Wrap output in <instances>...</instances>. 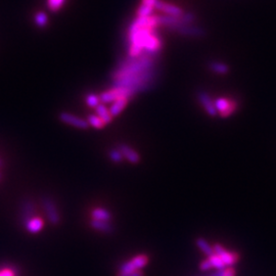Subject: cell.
Wrapping results in <instances>:
<instances>
[{
  "mask_svg": "<svg viewBox=\"0 0 276 276\" xmlns=\"http://www.w3.org/2000/svg\"><path fill=\"white\" fill-rule=\"evenodd\" d=\"M87 122H88V124H89V126H91V127H93L95 129H102V128H104L106 126L104 121L101 118H99L97 115L88 116Z\"/></svg>",
  "mask_w": 276,
  "mask_h": 276,
  "instance_id": "cell-21",
  "label": "cell"
},
{
  "mask_svg": "<svg viewBox=\"0 0 276 276\" xmlns=\"http://www.w3.org/2000/svg\"><path fill=\"white\" fill-rule=\"evenodd\" d=\"M26 225V229L27 231H29L30 234H36L43 229L44 227V222H43V219L38 217V216H34L32 217L31 219H29L27 222L25 223Z\"/></svg>",
  "mask_w": 276,
  "mask_h": 276,
  "instance_id": "cell-13",
  "label": "cell"
},
{
  "mask_svg": "<svg viewBox=\"0 0 276 276\" xmlns=\"http://www.w3.org/2000/svg\"><path fill=\"white\" fill-rule=\"evenodd\" d=\"M160 27L159 15L149 17H137L132 20L127 29V49L129 58H136L142 53L157 57L163 42L158 34Z\"/></svg>",
  "mask_w": 276,
  "mask_h": 276,
  "instance_id": "cell-1",
  "label": "cell"
},
{
  "mask_svg": "<svg viewBox=\"0 0 276 276\" xmlns=\"http://www.w3.org/2000/svg\"><path fill=\"white\" fill-rule=\"evenodd\" d=\"M156 10L162 13V15L164 16L175 17V18L181 17L185 13L183 8H181L180 6L167 1H163V0H158L156 3Z\"/></svg>",
  "mask_w": 276,
  "mask_h": 276,
  "instance_id": "cell-6",
  "label": "cell"
},
{
  "mask_svg": "<svg viewBox=\"0 0 276 276\" xmlns=\"http://www.w3.org/2000/svg\"><path fill=\"white\" fill-rule=\"evenodd\" d=\"M35 21L39 27H44L47 24V16L44 13H39L35 17Z\"/></svg>",
  "mask_w": 276,
  "mask_h": 276,
  "instance_id": "cell-26",
  "label": "cell"
},
{
  "mask_svg": "<svg viewBox=\"0 0 276 276\" xmlns=\"http://www.w3.org/2000/svg\"><path fill=\"white\" fill-rule=\"evenodd\" d=\"M119 150L122 152L123 157L129 161L132 164H137L140 161V156L137 153L136 150H134L133 149H131L130 147H128L127 145H120L118 147Z\"/></svg>",
  "mask_w": 276,
  "mask_h": 276,
  "instance_id": "cell-12",
  "label": "cell"
},
{
  "mask_svg": "<svg viewBox=\"0 0 276 276\" xmlns=\"http://www.w3.org/2000/svg\"><path fill=\"white\" fill-rule=\"evenodd\" d=\"M223 276H235V270L233 267H227L223 271Z\"/></svg>",
  "mask_w": 276,
  "mask_h": 276,
  "instance_id": "cell-30",
  "label": "cell"
},
{
  "mask_svg": "<svg viewBox=\"0 0 276 276\" xmlns=\"http://www.w3.org/2000/svg\"><path fill=\"white\" fill-rule=\"evenodd\" d=\"M34 212H35V207L34 204L30 201H27L24 203L23 209H21V219H23V222L26 223L29 219L32 217H34Z\"/></svg>",
  "mask_w": 276,
  "mask_h": 276,
  "instance_id": "cell-17",
  "label": "cell"
},
{
  "mask_svg": "<svg viewBox=\"0 0 276 276\" xmlns=\"http://www.w3.org/2000/svg\"><path fill=\"white\" fill-rule=\"evenodd\" d=\"M208 259L210 260V262H211L213 268H216L217 270H224L225 269L226 266L224 265V263L216 255V254H214V255L211 256V257H208Z\"/></svg>",
  "mask_w": 276,
  "mask_h": 276,
  "instance_id": "cell-23",
  "label": "cell"
},
{
  "mask_svg": "<svg viewBox=\"0 0 276 276\" xmlns=\"http://www.w3.org/2000/svg\"><path fill=\"white\" fill-rule=\"evenodd\" d=\"M108 157L114 163H122L123 159H124L122 152L119 150L118 148L110 149L109 152H108Z\"/></svg>",
  "mask_w": 276,
  "mask_h": 276,
  "instance_id": "cell-24",
  "label": "cell"
},
{
  "mask_svg": "<svg viewBox=\"0 0 276 276\" xmlns=\"http://www.w3.org/2000/svg\"><path fill=\"white\" fill-rule=\"evenodd\" d=\"M0 178H1V174H0Z\"/></svg>",
  "mask_w": 276,
  "mask_h": 276,
  "instance_id": "cell-32",
  "label": "cell"
},
{
  "mask_svg": "<svg viewBox=\"0 0 276 276\" xmlns=\"http://www.w3.org/2000/svg\"><path fill=\"white\" fill-rule=\"evenodd\" d=\"M215 103V107L217 109V113H220L221 117L223 118H227L229 117L231 114L235 112V109L237 107V105L235 102L230 101V99L227 98H217Z\"/></svg>",
  "mask_w": 276,
  "mask_h": 276,
  "instance_id": "cell-8",
  "label": "cell"
},
{
  "mask_svg": "<svg viewBox=\"0 0 276 276\" xmlns=\"http://www.w3.org/2000/svg\"><path fill=\"white\" fill-rule=\"evenodd\" d=\"M86 104L88 106L90 107H97L99 105H101V98H99V95H96L94 93H90L86 96Z\"/></svg>",
  "mask_w": 276,
  "mask_h": 276,
  "instance_id": "cell-22",
  "label": "cell"
},
{
  "mask_svg": "<svg viewBox=\"0 0 276 276\" xmlns=\"http://www.w3.org/2000/svg\"><path fill=\"white\" fill-rule=\"evenodd\" d=\"M64 2L65 0H47V5L51 12H58L63 7Z\"/></svg>",
  "mask_w": 276,
  "mask_h": 276,
  "instance_id": "cell-25",
  "label": "cell"
},
{
  "mask_svg": "<svg viewBox=\"0 0 276 276\" xmlns=\"http://www.w3.org/2000/svg\"><path fill=\"white\" fill-rule=\"evenodd\" d=\"M213 249H214V253L221 260H222L226 267H233L238 261V255L236 253L228 252L219 244H215L213 246Z\"/></svg>",
  "mask_w": 276,
  "mask_h": 276,
  "instance_id": "cell-7",
  "label": "cell"
},
{
  "mask_svg": "<svg viewBox=\"0 0 276 276\" xmlns=\"http://www.w3.org/2000/svg\"><path fill=\"white\" fill-rule=\"evenodd\" d=\"M157 79V68L148 70L138 75L127 77L113 82V87H124L133 91L135 94L138 92L147 91L154 84Z\"/></svg>",
  "mask_w": 276,
  "mask_h": 276,
  "instance_id": "cell-3",
  "label": "cell"
},
{
  "mask_svg": "<svg viewBox=\"0 0 276 276\" xmlns=\"http://www.w3.org/2000/svg\"><path fill=\"white\" fill-rule=\"evenodd\" d=\"M117 276H145V274H143V272L141 270H138V271L127 272V273H119L118 272Z\"/></svg>",
  "mask_w": 276,
  "mask_h": 276,
  "instance_id": "cell-29",
  "label": "cell"
},
{
  "mask_svg": "<svg viewBox=\"0 0 276 276\" xmlns=\"http://www.w3.org/2000/svg\"><path fill=\"white\" fill-rule=\"evenodd\" d=\"M212 268H213V266H212V264H211V262H210L209 259H206V260L202 261L201 264H200V269L202 271H207V270H210V269H212Z\"/></svg>",
  "mask_w": 276,
  "mask_h": 276,
  "instance_id": "cell-27",
  "label": "cell"
},
{
  "mask_svg": "<svg viewBox=\"0 0 276 276\" xmlns=\"http://www.w3.org/2000/svg\"><path fill=\"white\" fill-rule=\"evenodd\" d=\"M60 120L63 123L68 124L70 126L79 128V129H88L89 128V124H88L87 120L82 119L78 116H75L70 113H62L60 115Z\"/></svg>",
  "mask_w": 276,
  "mask_h": 276,
  "instance_id": "cell-10",
  "label": "cell"
},
{
  "mask_svg": "<svg viewBox=\"0 0 276 276\" xmlns=\"http://www.w3.org/2000/svg\"><path fill=\"white\" fill-rule=\"evenodd\" d=\"M210 69L218 75H225L229 72V67L222 62H212L210 64Z\"/></svg>",
  "mask_w": 276,
  "mask_h": 276,
  "instance_id": "cell-20",
  "label": "cell"
},
{
  "mask_svg": "<svg viewBox=\"0 0 276 276\" xmlns=\"http://www.w3.org/2000/svg\"><path fill=\"white\" fill-rule=\"evenodd\" d=\"M0 276H17V274L12 268H2L0 269Z\"/></svg>",
  "mask_w": 276,
  "mask_h": 276,
  "instance_id": "cell-28",
  "label": "cell"
},
{
  "mask_svg": "<svg viewBox=\"0 0 276 276\" xmlns=\"http://www.w3.org/2000/svg\"><path fill=\"white\" fill-rule=\"evenodd\" d=\"M135 95V93L128 89V88H124V87H112L110 89L104 91L101 95H99V98H101V103L102 104H109V103H114L120 98H127L130 99L131 97H133Z\"/></svg>",
  "mask_w": 276,
  "mask_h": 276,
  "instance_id": "cell-4",
  "label": "cell"
},
{
  "mask_svg": "<svg viewBox=\"0 0 276 276\" xmlns=\"http://www.w3.org/2000/svg\"><path fill=\"white\" fill-rule=\"evenodd\" d=\"M195 245L197 246V248L200 249L207 257H211L214 255V249L213 247L209 244V242L203 238V237H198L195 240Z\"/></svg>",
  "mask_w": 276,
  "mask_h": 276,
  "instance_id": "cell-16",
  "label": "cell"
},
{
  "mask_svg": "<svg viewBox=\"0 0 276 276\" xmlns=\"http://www.w3.org/2000/svg\"><path fill=\"white\" fill-rule=\"evenodd\" d=\"M156 64V57H151L148 53H142L136 58L127 57L119 64L117 69L114 71L112 75L113 81L127 78V77H132L148 70L154 69Z\"/></svg>",
  "mask_w": 276,
  "mask_h": 276,
  "instance_id": "cell-2",
  "label": "cell"
},
{
  "mask_svg": "<svg viewBox=\"0 0 276 276\" xmlns=\"http://www.w3.org/2000/svg\"><path fill=\"white\" fill-rule=\"evenodd\" d=\"M128 102H129V99H127V98H120V99H118V101L114 102L113 105L110 106V107L108 108L112 117L113 118L117 117L118 115L122 113L123 109L125 108V106H127Z\"/></svg>",
  "mask_w": 276,
  "mask_h": 276,
  "instance_id": "cell-15",
  "label": "cell"
},
{
  "mask_svg": "<svg viewBox=\"0 0 276 276\" xmlns=\"http://www.w3.org/2000/svg\"><path fill=\"white\" fill-rule=\"evenodd\" d=\"M43 208H44V211H45L46 213V216H47V219L49 222L53 225H57L60 223V213H59V210L57 208V206H55L54 202L51 200V198H44L43 202Z\"/></svg>",
  "mask_w": 276,
  "mask_h": 276,
  "instance_id": "cell-9",
  "label": "cell"
},
{
  "mask_svg": "<svg viewBox=\"0 0 276 276\" xmlns=\"http://www.w3.org/2000/svg\"><path fill=\"white\" fill-rule=\"evenodd\" d=\"M223 271L224 270H217L214 273L211 274H208V275H203V276H223Z\"/></svg>",
  "mask_w": 276,
  "mask_h": 276,
  "instance_id": "cell-31",
  "label": "cell"
},
{
  "mask_svg": "<svg viewBox=\"0 0 276 276\" xmlns=\"http://www.w3.org/2000/svg\"><path fill=\"white\" fill-rule=\"evenodd\" d=\"M96 115L104 121L106 125L112 122L113 120V117L109 113V109L104 104H101L96 107Z\"/></svg>",
  "mask_w": 276,
  "mask_h": 276,
  "instance_id": "cell-19",
  "label": "cell"
},
{
  "mask_svg": "<svg viewBox=\"0 0 276 276\" xmlns=\"http://www.w3.org/2000/svg\"><path fill=\"white\" fill-rule=\"evenodd\" d=\"M90 226L97 230L101 231V233H105V234H110L114 231V227L113 225L110 224L107 221H98V220H91L90 222Z\"/></svg>",
  "mask_w": 276,
  "mask_h": 276,
  "instance_id": "cell-14",
  "label": "cell"
},
{
  "mask_svg": "<svg viewBox=\"0 0 276 276\" xmlns=\"http://www.w3.org/2000/svg\"><path fill=\"white\" fill-rule=\"evenodd\" d=\"M149 263V257L145 254L137 255L132 258L129 261H126L120 266L119 273H127V272H133L141 270L143 267H146Z\"/></svg>",
  "mask_w": 276,
  "mask_h": 276,
  "instance_id": "cell-5",
  "label": "cell"
},
{
  "mask_svg": "<svg viewBox=\"0 0 276 276\" xmlns=\"http://www.w3.org/2000/svg\"><path fill=\"white\" fill-rule=\"evenodd\" d=\"M198 101H200L201 105L203 106V107L205 108L206 110V113L209 115V116H212V117H215L218 113H217V109L215 107V103L213 102V99L211 98V96H210L207 92L205 91H201V92H198Z\"/></svg>",
  "mask_w": 276,
  "mask_h": 276,
  "instance_id": "cell-11",
  "label": "cell"
},
{
  "mask_svg": "<svg viewBox=\"0 0 276 276\" xmlns=\"http://www.w3.org/2000/svg\"><path fill=\"white\" fill-rule=\"evenodd\" d=\"M92 220H98V221H107L109 222L112 219V215L106 209L103 208H96L91 212Z\"/></svg>",
  "mask_w": 276,
  "mask_h": 276,
  "instance_id": "cell-18",
  "label": "cell"
}]
</instances>
